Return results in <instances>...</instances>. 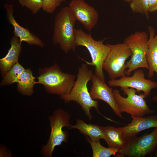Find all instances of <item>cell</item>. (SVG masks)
I'll use <instances>...</instances> for the list:
<instances>
[{
	"label": "cell",
	"instance_id": "5",
	"mask_svg": "<svg viewBox=\"0 0 157 157\" xmlns=\"http://www.w3.org/2000/svg\"><path fill=\"white\" fill-rule=\"evenodd\" d=\"M51 132L47 144L43 145L41 153L45 157H51L55 147L61 144L63 142H67L68 134L62 130L64 127L70 128V115L64 110H56L49 117Z\"/></svg>",
	"mask_w": 157,
	"mask_h": 157
},
{
	"label": "cell",
	"instance_id": "12",
	"mask_svg": "<svg viewBox=\"0 0 157 157\" xmlns=\"http://www.w3.org/2000/svg\"><path fill=\"white\" fill-rule=\"evenodd\" d=\"M92 85L90 92L92 99H100L106 102L112 108L115 115L124 118L119 111L114 98L113 89L95 74L92 75Z\"/></svg>",
	"mask_w": 157,
	"mask_h": 157
},
{
	"label": "cell",
	"instance_id": "22",
	"mask_svg": "<svg viewBox=\"0 0 157 157\" xmlns=\"http://www.w3.org/2000/svg\"><path fill=\"white\" fill-rule=\"evenodd\" d=\"M149 0H131L130 6L135 13L143 15L147 19L149 18L148 5Z\"/></svg>",
	"mask_w": 157,
	"mask_h": 157
},
{
	"label": "cell",
	"instance_id": "29",
	"mask_svg": "<svg viewBox=\"0 0 157 157\" xmlns=\"http://www.w3.org/2000/svg\"><path fill=\"white\" fill-rule=\"evenodd\" d=\"M155 157H157V149L156 151V152L155 155Z\"/></svg>",
	"mask_w": 157,
	"mask_h": 157
},
{
	"label": "cell",
	"instance_id": "17",
	"mask_svg": "<svg viewBox=\"0 0 157 157\" xmlns=\"http://www.w3.org/2000/svg\"><path fill=\"white\" fill-rule=\"evenodd\" d=\"M102 128L103 139L109 147L119 151L124 147L127 141L124 137L119 127L107 126H102Z\"/></svg>",
	"mask_w": 157,
	"mask_h": 157
},
{
	"label": "cell",
	"instance_id": "23",
	"mask_svg": "<svg viewBox=\"0 0 157 157\" xmlns=\"http://www.w3.org/2000/svg\"><path fill=\"white\" fill-rule=\"evenodd\" d=\"M22 6L28 8L33 14L37 13L42 8L43 0H18Z\"/></svg>",
	"mask_w": 157,
	"mask_h": 157
},
{
	"label": "cell",
	"instance_id": "25",
	"mask_svg": "<svg viewBox=\"0 0 157 157\" xmlns=\"http://www.w3.org/2000/svg\"><path fill=\"white\" fill-rule=\"evenodd\" d=\"M148 10L149 12H153L157 11V0H149Z\"/></svg>",
	"mask_w": 157,
	"mask_h": 157
},
{
	"label": "cell",
	"instance_id": "28",
	"mask_svg": "<svg viewBox=\"0 0 157 157\" xmlns=\"http://www.w3.org/2000/svg\"><path fill=\"white\" fill-rule=\"evenodd\" d=\"M125 1L127 2H130L131 0H124Z\"/></svg>",
	"mask_w": 157,
	"mask_h": 157
},
{
	"label": "cell",
	"instance_id": "3",
	"mask_svg": "<svg viewBox=\"0 0 157 157\" xmlns=\"http://www.w3.org/2000/svg\"><path fill=\"white\" fill-rule=\"evenodd\" d=\"M36 83L44 85L46 92L60 96L69 94L73 87L76 76L63 72L58 65L39 69Z\"/></svg>",
	"mask_w": 157,
	"mask_h": 157
},
{
	"label": "cell",
	"instance_id": "27",
	"mask_svg": "<svg viewBox=\"0 0 157 157\" xmlns=\"http://www.w3.org/2000/svg\"><path fill=\"white\" fill-rule=\"evenodd\" d=\"M58 3L60 5L62 3L65 1L66 0H56Z\"/></svg>",
	"mask_w": 157,
	"mask_h": 157
},
{
	"label": "cell",
	"instance_id": "19",
	"mask_svg": "<svg viewBox=\"0 0 157 157\" xmlns=\"http://www.w3.org/2000/svg\"><path fill=\"white\" fill-rule=\"evenodd\" d=\"M35 79L31 69H25L17 82L18 92L23 95H31L34 92V85L36 83Z\"/></svg>",
	"mask_w": 157,
	"mask_h": 157
},
{
	"label": "cell",
	"instance_id": "18",
	"mask_svg": "<svg viewBox=\"0 0 157 157\" xmlns=\"http://www.w3.org/2000/svg\"><path fill=\"white\" fill-rule=\"evenodd\" d=\"M69 129L78 130L81 133L88 136L90 139L93 141H99L104 138L102 126L87 124L79 119L76 120V124L71 125Z\"/></svg>",
	"mask_w": 157,
	"mask_h": 157
},
{
	"label": "cell",
	"instance_id": "4",
	"mask_svg": "<svg viewBox=\"0 0 157 157\" xmlns=\"http://www.w3.org/2000/svg\"><path fill=\"white\" fill-rule=\"evenodd\" d=\"M75 36L76 46L85 47L90 54L92 61L89 62L81 59L88 65L95 67V74L104 81L105 76L103 65L111 49L110 44L104 43L106 38L99 40H94L90 33L85 32L82 29H75Z\"/></svg>",
	"mask_w": 157,
	"mask_h": 157
},
{
	"label": "cell",
	"instance_id": "24",
	"mask_svg": "<svg viewBox=\"0 0 157 157\" xmlns=\"http://www.w3.org/2000/svg\"><path fill=\"white\" fill-rule=\"evenodd\" d=\"M59 5L56 0H43L42 8L47 13L52 14Z\"/></svg>",
	"mask_w": 157,
	"mask_h": 157
},
{
	"label": "cell",
	"instance_id": "16",
	"mask_svg": "<svg viewBox=\"0 0 157 157\" xmlns=\"http://www.w3.org/2000/svg\"><path fill=\"white\" fill-rule=\"evenodd\" d=\"M147 28L149 37L146 59L149 66L148 76L151 78L154 72L157 74V31L155 35V30L153 27L149 26Z\"/></svg>",
	"mask_w": 157,
	"mask_h": 157
},
{
	"label": "cell",
	"instance_id": "21",
	"mask_svg": "<svg viewBox=\"0 0 157 157\" xmlns=\"http://www.w3.org/2000/svg\"><path fill=\"white\" fill-rule=\"evenodd\" d=\"M25 69L18 62L14 65L3 77L1 85L4 86L17 82Z\"/></svg>",
	"mask_w": 157,
	"mask_h": 157
},
{
	"label": "cell",
	"instance_id": "20",
	"mask_svg": "<svg viewBox=\"0 0 157 157\" xmlns=\"http://www.w3.org/2000/svg\"><path fill=\"white\" fill-rule=\"evenodd\" d=\"M87 140L90 144L93 157H109L112 155L115 156L119 151L117 149L103 146L99 141H92L88 137Z\"/></svg>",
	"mask_w": 157,
	"mask_h": 157
},
{
	"label": "cell",
	"instance_id": "15",
	"mask_svg": "<svg viewBox=\"0 0 157 157\" xmlns=\"http://www.w3.org/2000/svg\"><path fill=\"white\" fill-rule=\"evenodd\" d=\"M21 43L19 38L14 35L11 38L10 48L6 56L0 59V69L2 77L18 62L21 49Z\"/></svg>",
	"mask_w": 157,
	"mask_h": 157
},
{
	"label": "cell",
	"instance_id": "26",
	"mask_svg": "<svg viewBox=\"0 0 157 157\" xmlns=\"http://www.w3.org/2000/svg\"><path fill=\"white\" fill-rule=\"evenodd\" d=\"M152 99L154 102H157V95L152 97Z\"/></svg>",
	"mask_w": 157,
	"mask_h": 157
},
{
	"label": "cell",
	"instance_id": "13",
	"mask_svg": "<svg viewBox=\"0 0 157 157\" xmlns=\"http://www.w3.org/2000/svg\"><path fill=\"white\" fill-rule=\"evenodd\" d=\"M131 117L132 119L130 123L124 126L119 127L124 137L127 141L142 131L157 128V115Z\"/></svg>",
	"mask_w": 157,
	"mask_h": 157
},
{
	"label": "cell",
	"instance_id": "1",
	"mask_svg": "<svg viewBox=\"0 0 157 157\" xmlns=\"http://www.w3.org/2000/svg\"><path fill=\"white\" fill-rule=\"evenodd\" d=\"M93 74L92 70L88 67L86 63L82 64L78 68L77 78L71 92L68 94L60 96V98L65 103L74 101L77 103L90 120L92 118L90 112L92 108H95L99 114L109 120L110 119L99 113L97 101L92 99L88 91V83L91 80Z\"/></svg>",
	"mask_w": 157,
	"mask_h": 157
},
{
	"label": "cell",
	"instance_id": "14",
	"mask_svg": "<svg viewBox=\"0 0 157 157\" xmlns=\"http://www.w3.org/2000/svg\"><path fill=\"white\" fill-rule=\"evenodd\" d=\"M4 6L6 10L7 19L13 26L14 35L19 38L20 41L43 47L44 43L41 40L31 33L29 30L21 26L16 21L13 15L14 6L13 4L6 3Z\"/></svg>",
	"mask_w": 157,
	"mask_h": 157
},
{
	"label": "cell",
	"instance_id": "7",
	"mask_svg": "<svg viewBox=\"0 0 157 157\" xmlns=\"http://www.w3.org/2000/svg\"><path fill=\"white\" fill-rule=\"evenodd\" d=\"M126 97L122 96L118 89L113 90L115 100L117 108L122 114L126 113L132 116L141 117L154 113L147 104L143 93L138 95L137 92L133 88H128L123 90Z\"/></svg>",
	"mask_w": 157,
	"mask_h": 157
},
{
	"label": "cell",
	"instance_id": "10",
	"mask_svg": "<svg viewBox=\"0 0 157 157\" xmlns=\"http://www.w3.org/2000/svg\"><path fill=\"white\" fill-rule=\"evenodd\" d=\"M110 87H118L121 90L128 88H133L138 92L142 91L145 98L149 96L152 89L157 88V82L145 78L143 70H135L131 76L125 75L118 79H111L108 82Z\"/></svg>",
	"mask_w": 157,
	"mask_h": 157
},
{
	"label": "cell",
	"instance_id": "9",
	"mask_svg": "<svg viewBox=\"0 0 157 157\" xmlns=\"http://www.w3.org/2000/svg\"><path fill=\"white\" fill-rule=\"evenodd\" d=\"M110 45L111 49L104 62L103 68L111 79H114L126 75V61L131 56V53L123 42Z\"/></svg>",
	"mask_w": 157,
	"mask_h": 157
},
{
	"label": "cell",
	"instance_id": "8",
	"mask_svg": "<svg viewBox=\"0 0 157 157\" xmlns=\"http://www.w3.org/2000/svg\"><path fill=\"white\" fill-rule=\"evenodd\" d=\"M157 146V128L149 133L134 136L128 140L124 147L115 155L116 157H144L152 153Z\"/></svg>",
	"mask_w": 157,
	"mask_h": 157
},
{
	"label": "cell",
	"instance_id": "11",
	"mask_svg": "<svg viewBox=\"0 0 157 157\" xmlns=\"http://www.w3.org/2000/svg\"><path fill=\"white\" fill-rule=\"evenodd\" d=\"M68 6L76 20L87 30L90 31L95 26L98 21L99 15L93 7L84 0H72Z\"/></svg>",
	"mask_w": 157,
	"mask_h": 157
},
{
	"label": "cell",
	"instance_id": "2",
	"mask_svg": "<svg viewBox=\"0 0 157 157\" xmlns=\"http://www.w3.org/2000/svg\"><path fill=\"white\" fill-rule=\"evenodd\" d=\"M76 21L68 6L62 8L55 18L52 42L58 45L66 54L71 50L75 51L76 45L74 26Z\"/></svg>",
	"mask_w": 157,
	"mask_h": 157
},
{
	"label": "cell",
	"instance_id": "6",
	"mask_svg": "<svg viewBox=\"0 0 157 157\" xmlns=\"http://www.w3.org/2000/svg\"><path fill=\"white\" fill-rule=\"evenodd\" d=\"M148 36L144 31H137L127 36L123 41L129 48L131 55L126 63L125 75L129 76L131 72L139 68L147 69L149 66L146 59L148 49Z\"/></svg>",
	"mask_w": 157,
	"mask_h": 157
}]
</instances>
